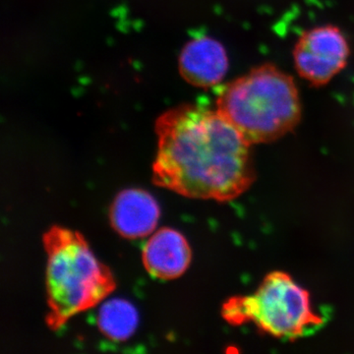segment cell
<instances>
[{
    "label": "cell",
    "instance_id": "2",
    "mask_svg": "<svg viewBox=\"0 0 354 354\" xmlns=\"http://www.w3.org/2000/svg\"><path fill=\"white\" fill-rule=\"evenodd\" d=\"M48 312L46 322L57 330L71 317L99 304L115 288L111 270L95 257L83 235L53 225L43 235Z\"/></svg>",
    "mask_w": 354,
    "mask_h": 354
},
{
    "label": "cell",
    "instance_id": "7",
    "mask_svg": "<svg viewBox=\"0 0 354 354\" xmlns=\"http://www.w3.org/2000/svg\"><path fill=\"white\" fill-rule=\"evenodd\" d=\"M142 260L147 272L153 278H179L190 264V246L183 234L171 228L162 227L146 242Z\"/></svg>",
    "mask_w": 354,
    "mask_h": 354
},
{
    "label": "cell",
    "instance_id": "1",
    "mask_svg": "<svg viewBox=\"0 0 354 354\" xmlns=\"http://www.w3.org/2000/svg\"><path fill=\"white\" fill-rule=\"evenodd\" d=\"M153 183L184 197L230 201L253 179L251 145L218 111L183 106L156 127Z\"/></svg>",
    "mask_w": 354,
    "mask_h": 354
},
{
    "label": "cell",
    "instance_id": "9",
    "mask_svg": "<svg viewBox=\"0 0 354 354\" xmlns=\"http://www.w3.org/2000/svg\"><path fill=\"white\" fill-rule=\"evenodd\" d=\"M97 323L102 334L111 341H127L138 326V313L127 300L113 298L101 305Z\"/></svg>",
    "mask_w": 354,
    "mask_h": 354
},
{
    "label": "cell",
    "instance_id": "4",
    "mask_svg": "<svg viewBox=\"0 0 354 354\" xmlns=\"http://www.w3.org/2000/svg\"><path fill=\"white\" fill-rule=\"evenodd\" d=\"M223 316L234 325L251 322L267 334L290 339L322 322L312 310L308 292L283 272L268 274L253 295L228 300Z\"/></svg>",
    "mask_w": 354,
    "mask_h": 354
},
{
    "label": "cell",
    "instance_id": "3",
    "mask_svg": "<svg viewBox=\"0 0 354 354\" xmlns=\"http://www.w3.org/2000/svg\"><path fill=\"white\" fill-rule=\"evenodd\" d=\"M218 111L249 143H263L278 139L297 125L299 97L290 76L265 65L223 88Z\"/></svg>",
    "mask_w": 354,
    "mask_h": 354
},
{
    "label": "cell",
    "instance_id": "5",
    "mask_svg": "<svg viewBox=\"0 0 354 354\" xmlns=\"http://www.w3.org/2000/svg\"><path fill=\"white\" fill-rule=\"evenodd\" d=\"M349 55L348 41L337 28L323 26L305 32L295 50L298 73L309 82H329L344 66Z\"/></svg>",
    "mask_w": 354,
    "mask_h": 354
},
{
    "label": "cell",
    "instance_id": "8",
    "mask_svg": "<svg viewBox=\"0 0 354 354\" xmlns=\"http://www.w3.org/2000/svg\"><path fill=\"white\" fill-rule=\"evenodd\" d=\"M227 67V53L216 39L207 37L193 39L181 53V74L199 87H211L220 83Z\"/></svg>",
    "mask_w": 354,
    "mask_h": 354
},
{
    "label": "cell",
    "instance_id": "6",
    "mask_svg": "<svg viewBox=\"0 0 354 354\" xmlns=\"http://www.w3.org/2000/svg\"><path fill=\"white\" fill-rule=\"evenodd\" d=\"M160 208L150 193L138 188L121 191L114 198L109 218L111 227L128 239H143L158 225Z\"/></svg>",
    "mask_w": 354,
    "mask_h": 354
}]
</instances>
